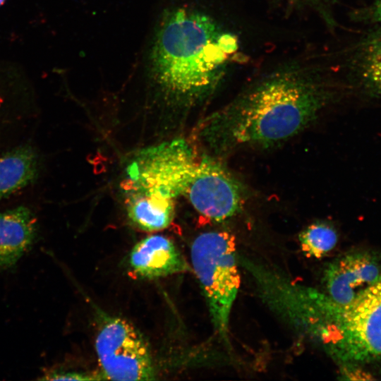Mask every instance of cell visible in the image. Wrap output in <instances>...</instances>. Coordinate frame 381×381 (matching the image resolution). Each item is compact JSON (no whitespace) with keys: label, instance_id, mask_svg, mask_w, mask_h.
Returning a JSON list of instances; mask_svg holds the SVG:
<instances>
[{"label":"cell","instance_id":"6da1fadb","mask_svg":"<svg viewBox=\"0 0 381 381\" xmlns=\"http://www.w3.org/2000/svg\"><path fill=\"white\" fill-rule=\"evenodd\" d=\"M333 96L321 67L292 61L260 77L215 112L204 134L219 155L267 148L309 126Z\"/></svg>","mask_w":381,"mask_h":381},{"label":"cell","instance_id":"7a4b0ae2","mask_svg":"<svg viewBox=\"0 0 381 381\" xmlns=\"http://www.w3.org/2000/svg\"><path fill=\"white\" fill-rule=\"evenodd\" d=\"M238 48L236 36L209 15L172 8L164 15L153 39L150 76L172 99L198 102L220 85Z\"/></svg>","mask_w":381,"mask_h":381},{"label":"cell","instance_id":"3957f363","mask_svg":"<svg viewBox=\"0 0 381 381\" xmlns=\"http://www.w3.org/2000/svg\"><path fill=\"white\" fill-rule=\"evenodd\" d=\"M305 336L340 364L381 360V275L353 302L341 306L314 290L305 306Z\"/></svg>","mask_w":381,"mask_h":381},{"label":"cell","instance_id":"277c9868","mask_svg":"<svg viewBox=\"0 0 381 381\" xmlns=\"http://www.w3.org/2000/svg\"><path fill=\"white\" fill-rule=\"evenodd\" d=\"M190 258L214 330L226 344L231 313L241 286L235 238L225 231L200 234L192 243Z\"/></svg>","mask_w":381,"mask_h":381},{"label":"cell","instance_id":"5b68a950","mask_svg":"<svg viewBox=\"0 0 381 381\" xmlns=\"http://www.w3.org/2000/svg\"><path fill=\"white\" fill-rule=\"evenodd\" d=\"M198 158L183 139L139 152L127 168L125 191L136 190L174 200L185 195Z\"/></svg>","mask_w":381,"mask_h":381},{"label":"cell","instance_id":"8992f818","mask_svg":"<svg viewBox=\"0 0 381 381\" xmlns=\"http://www.w3.org/2000/svg\"><path fill=\"white\" fill-rule=\"evenodd\" d=\"M102 375L113 380H152L155 370L147 344L128 321L109 318L95 339Z\"/></svg>","mask_w":381,"mask_h":381},{"label":"cell","instance_id":"52a82bcc","mask_svg":"<svg viewBox=\"0 0 381 381\" xmlns=\"http://www.w3.org/2000/svg\"><path fill=\"white\" fill-rule=\"evenodd\" d=\"M185 196L202 216L222 222L238 214L245 202L242 184L219 162L198 159Z\"/></svg>","mask_w":381,"mask_h":381},{"label":"cell","instance_id":"ba28073f","mask_svg":"<svg viewBox=\"0 0 381 381\" xmlns=\"http://www.w3.org/2000/svg\"><path fill=\"white\" fill-rule=\"evenodd\" d=\"M381 275V257L370 251H354L333 260L323 275L325 294L346 306L373 286Z\"/></svg>","mask_w":381,"mask_h":381},{"label":"cell","instance_id":"9c48e42d","mask_svg":"<svg viewBox=\"0 0 381 381\" xmlns=\"http://www.w3.org/2000/svg\"><path fill=\"white\" fill-rule=\"evenodd\" d=\"M129 264L135 274L147 279L190 270L174 243L162 235H151L138 242L131 251Z\"/></svg>","mask_w":381,"mask_h":381},{"label":"cell","instance_id":"30bf717a","mask_svg":"<svg viewBox=\"0 0 381 381\" xmlns=\"http://www.w3.org/2000/svg\"><path fill=\"white\" fill-rule=\"evenodd\" d=\"M37 231V217L28 207L0 212V272L16 265L33 245Z\"/></svg>","mask_w":381,"mask_h":381},{"label":"cell","instance_id":"8fae6325","mask_svg":"<svg viewBox=\"0 0 381 381\" xmlns=\"http://www.w3.org/2000/svg\"><path fill=\"white\" fill-rule=\"evenodd\" d=\"M40 169L37 150L28 143L0 152V202L33 183Z\"/></svg>","mask_w":381,"mask_h":381},{"label":"cell","instance_id":"7c38bea8","mask_svg":"<svg viewBox=\"0 0 381 381\" xmlns=\"http://www.w3.org/2000/svg\"><path fill=\"white\" fill-rule=\"evenodd\" d=\"M128 217L138 229L157 231L167 228L174 217V200L147 192L126 191Z\"/></svg>","mask_w":381,"mask_h":381},{"label":"cell","instance_id":"4fadbf2b","mask_svg":"<svg viewBox=\"0 0 381 381\" xmlns=\"http://www.w3.org/2000/svg\"><path fill=\"white\" fill-rule=\"evenodd\" d=\"M347 66L365 89L381 95V26L368 32L354 45Z\"/></svg>","mask_w":381,"mask_h":381},{"label":"cell","instance_id":"5bb4252c","mask_svg":"<svg viewBox=\"0 0 381 381\" xmlns=\"http://www.w3.org/2000/svg\"><path fill=\"white\" fill-rule=\"evenodd\" d=\"M302 252L309 258H321L332 250L338 241L337 233L326 223H313L298 236Z\"/></svg>","mask_w":381,"mask_h":381},{"label":"cell","instance_id":"9a60e30c","mask_svg":"<svg viewBox=\"0 0 381 381\" xmlns=\"http://www.w3.org/2000/svg\"><path fill=\"white\" fill-rule=\"evenodd\" d=\"M293 7L308 8L316 13L327 28L334 29L337 21L333 12V0H274Z\"/></svg>","mask_w":381,"mask_h":381},{"label":"cell","instance_id":"2e32d148","mask_svg":"<svg viewBox=\"0 0 381 381\" xmlns=\"http://www.w3.org/2000/svg\"><path fill=\"white\" fill-rule=\"evenodd\" d=\"M353 20L364 23L381 25V0L358 8L352 14Z\"/></svg>","mask_w":381,"mask_h":381},{"label":"cell","instance_id":"e0dca14e","mask_svg":"<svg viewBox=\"0 0 381 381\" xmlns=\"http://www.w3.org/2000/svg\"><path fill=\"white\" fill-rule=\"evenodd\" d=\"M340 374L342 380H371L375 379L370 373L361 368L358 363L341 365Z\"/></svg>","mask_w":381,"mask_h":381},{"label":"cell","instance_id":"ac0fdd59","mask_svg":"<svg viewBox=\"0 0 381 381\" xmlns=\"http://www.w3.org/2000/svg\"><path fill=\"white\" fill-rule=\"evenodd\" d=\"M3 124H2V122L1 121V119H0V139L2 138V136H3Z\"/></svg>","mask_w":381,"mask_h":381},{"label":"cell","instance_id":"d6986e66","mask_svg":"<svg viewBox=\"0 0 381 381\" xmlns=\"http://www.w3.org/2000/svg\"><path fill=\"white\" fill-rule=\"evenodd\" d=\"M5 1H6V0H0V6L4 4Z\"/></svg>","mask_w":381,"mask_h":381}]
</instances>
